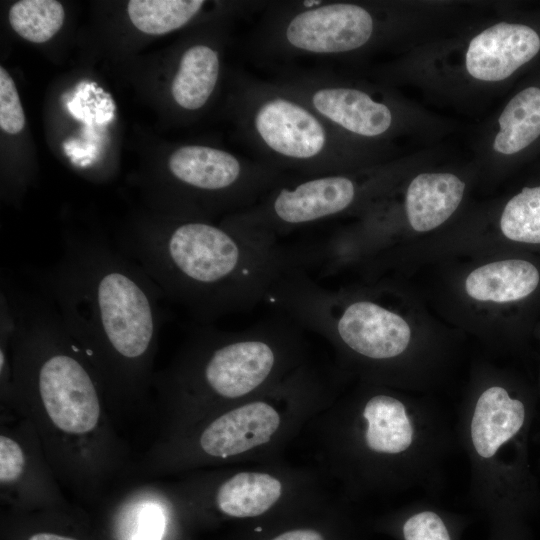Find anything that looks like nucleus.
I'll return each instance as SVG.
<instances>
[{
    "instance_id": "f257e3e1",
    "label": "nucleus",
    "mask_w": 540,
    "mask_h": 540,
    "mask_svg": "<svg viewBox=\"0 0 540 540\" xmlns=\"http://www.w3.org/2000/svg\"><path fill=\"white\" fill-rule=\"evenodd\" d=\"M13 311L9 407L34 427L67 496L105 503L133 483L137 452L109 412L98 376L51 302L3 276Z\"/></svg>"
},
{
    "instance_id": "f03ea898",
    "label": "nucleus",
    "mask_w": 540,
    "mask_h": 540,
    "mask_svg": "<svg viewBox=\"0 0 540 540\" xmlns=\"http://www.w3.org/2000/svg\"><path fill=\"white\" fill-rule=\"evenodd\" d=\"M31 278L95 370L120 433L132 446L140 438L149 446L156 428L154 362L165 319L160 289L100 235H67L60 258L34 269Z\"/></svg>"
},
{
    "instance_id": "7ed1b4c3",
    "label": "nucleus",
    "mask_w": 540,
    "mask_h": 540,
    "mask_svg": "<svg viewBox=\"0 0 540 540\" xmlns=\"http://www.w3.org/2000/svg\"><path fill=\"white\" fill-rule=\"evenodd\" d=\"M138 226L118 246L154 281L165 300L199 323L248 311L266 301L292 264L278 240L192 217Z\"/></svg>"
},
{
    "instance_id": "20e7f679",
    "label": "nucleus",
    "mask_w": 540,
    "mask_h": 540,
    "mask_svg": "<svg viewBox=\"0 0 540 540\" xmlns=\"http://www.w3.org/2000/svg\"><path fill=\"white\" fill-rule=\"evenodd\" d=\"M303 330L279 311L239 331L195 330L155 373L153 442L285 380L301 367Z\"/></svg>"
},
{
    "instance_id": "39448f33",
    "label": "nucleus",
    "mask_w": 540,
    "mask_h": 540,
    "mask_svg": "<svg viewBox=\"0 0 540 540\" xmlns=\"http://www.w3.org/2000/svg\"><path fill=\"white\" fill-rule=\"evenodd\" d=\"M381 287L331 288L292 264L266 301L328 340L364 382L421 391L439 377L446 352L419 340Z\"/></svg>"
},
{
    "instance_id": "423d86ee",
    "label": "nucleus",
    "mask_w": 540,
    "mask_h": 540,
    "mask_svg": "<svg viewBox=\"0 0 540 540\" xmlns=\"http://www.w3.org/2000/svg\"><path fill=\"white\" fill-rule=\"evenodd\" d=\"M470 383L454 423L470 505L486 523L487 540H529V522L540 508L530 459L536 405L494 368H478Z\"/></svg>"
},
{
    "instance_id": "0eeeda50",
    "label": "nucleus",
    "mask_w": 540,
    "mask_h": 540,
    "mask_svg": "<svg viewBox=\"0 0 540 540\" xmlns=\"http://www.w3.org/2000/svg\"><path fill=\"white\" fill-rule=\"evenodd\" d=\"M345 474L356 490L437 493L457 449L455 424L436 403L364 382L345 411Z\"/></svg>"
},
{
    "instance_id": "6e6552de",
    "label": "nucleus",
    "mask_w": 540,
    "mask_h": 540,
    "mask_svg": "<svg viewBox=\"0 0 540 540\" xmlns=\"http://www.w3.org/2000/svg\"><path fill=\"white\" fill-rule=\"evenodd\" d=\"M235 102L244 141L261 161L297 176L345 171L344 136L294 93L244 76Z\"/></svg>"
},
{
    "instance_id": "1a4fd4ad",
    "label": "nucleus",
    "mask_w": 540,
    "mask_h": 540,
    "mask_svg": "<svg viewBox=\"0 0 540 540\" xmlns=\"http://www.w3.org/2000/svg\"><path fill=\"white\" fill-rule=\"evenodd\" d=\"M168 169L177 184L178 216L200 219L207 213L247 210L288 176L261 160L205 145L177 148Z\"/></svg>"
},
{
    "instance_id": "9d476101",
    "label": "nucleus",
    "mask_w": 540,
    "mask_h": 540,
    "mask_svg": "<svg viewBox=\"0 0 540 540\" xmlns=\"http://www.w3.org/2000/svg\"><path fill=\"white\" fill-rule=\"evenodd\" d=\"M67 496L33 425L16 413L0 416V497L14 510L64 509Z\"/></svg>"
},
{
    "instance_id": "9b49d317",
    "label": "nucleus",
    "mask_w": 540,
    "mask_h": 540,
    "mask_svg": "<svg viewBox=\"0 0 540 540\" xmlns=\"http://www.w3.org/2000/svg\"><path fill=\"white\" fill-rule=\"evenodd\" d=\"M272 81L300 97L343 136L377 138L392 127L393 113L386 103L327 70H289Z\"/></svg>"
},
{
    "instance_id": "f8f14e48",
    "label": "nucleus",
    "mask_w": 540,
    "mask_h": 540,
    "mask_svg": "<svg viewBox=\"0 0 540 540\" xmlns=\"http://www.w3.org/2000/svg\"><path fill=\"white\" fill-rule=\"evenodd\" d=\"M539 49L540 38L532 28L501 22L470 41L466 68L476 79L501 81L530 61Z\"/></svg>"
},
{
    "instance_id": "ddd939ff",
    "label": "nucleus",
    "mask_w": 540,
    "mask_h": 540,
    "mask_svg": "<svg viewBox=\"0 0 540 540\" xmlns=\"http://www.w3.org/2000/svg\"><path fill=\"white\" fill-rule=\"evenodd\" d=\"M540 282L537 267L523 259H501L481 264L463 281L464 294L472 301L505 305L531 295Z\"/></svg>"
},
{
    "instance_id": "4468645a",
    "label": "nucleus",
    "mask_w": 540,
    "mask_h": 540,
    "mask_svg": "<svg viewBox=\"0 0 540 540\" xmlns=\"http://www.w3.org/2000/svg\"><path fill=\"white\" fill-rule=\"evenodd\" d=\"M464 191V182L454 174L417 175L408 185L404 197L408 225L418 233L438 228L456 211Z\"/></svg>"
},
{
    "instance_id": "2eb2a0df",
    "label": "nucleus",
    "mask_w": 540,
    "mask_h": 540,
    "mask_svg": "<svg viewBox=\"0 0 540 540\" xmlns=\"http://www.w3.org/2000/svg\"><path fill=\"white\" fill-rule=\"evenodd\" d=\"M221 73L220 53L206 43L190 45L181 55L171 84L175 103L186 111L203 108L212 97Z\"/></svg>"
},
{
    "instance_id": "dca6fc26",
    "label": "nucleus",
    "mask_w": 540,
    "mask_h": 540,
    "mask_svg": "<svg viewBox=\"0 0 540 540\" xmlns=\"http://www.w3.org/2000/svg\"><path fill=\"white\" fill-rule=\"evenodd\" d=\"M472 518L429 499L401 507L389 518L388 528L398 540H462Z\"/></svg>"
},
{
    "instance_id": "f3484780",
    "label": "nucleus",
    "mask_w": 540,
    "mask_h": 540,
    "mask_svg": "<svg viewBox=\"0 0 540 540\" xmlns=\"http://www.w3.org/2000/svg\"><path fill=\"white\" fill-rule=\"evenodd\" d=\"M282 492L283 485L277 477L265 472L243 471L218 484L212 496L222 514L249 518L268 511Z\"/></svg>"
},
{
    "instance_id": "a211bd4d",
    "label": "nucleus",
    "mask_w": 540,
    "mask_h": 540,
    "mask_svg": "<svg viewBox=\"0 0 540 540\" xmlns=\"http://www.w3.org/2000/svg\"><path fill=\"white\" fill-rule=\"evenodd\" d=\"M500 130L495 136L496 152L515 154L540 135V89L528 87L516 94L499 117Z\"/></svg>"
},
{
    "instance_id": "6ab92c4d",
    "label": "nucleus",
    "mask_w": 540,
    "mask_h": 540,
    "mask_svg": "<svg viewBox=\"0 0 540 540\" xmlns=\"http://www.w3.org/2000/svg\"><path fill=\"white\" fill-rule=\"evenodd\" d=\"M204 5L203 0H131L127 11L140 31L159 35L185 26Z\"/></svg>"
},
{
    "instance_id": "aec40b11",
    "label": "nucleus",
    "mask_w": 540,
    "mask_h": 540,
    "mask_svg": "<svg viewBox=\"0 0 540 540\" xmlns=\"http://www.w3.org/2000/svg\"><path fill=\"white\" fill-rule=\"evenodd\" d=\"M65 12L55 0H22L12 5L9 22L22 38L43 43L51 39L62 27Z\"/></svg>"
},
{
    "instance_id": "412c9836",
    "label": "nucleus",
    "mask_w": 540,
    "mask_h": 540,
    "mask_svg": "<svg viewBox=\"0 0 540 540\" xmlns=\"http://www.w3.org/2000/svg\"><path fill=\"white\" fill-rule=\"evenodd\" d=\"M500 231L510 241L540 244V186L524 188L505 205Z\"/></svg>"
},
{
    "instance_id": "4be33fe9",
    "label": "nucleus",
    "mask_w": 540,
    "mask_h": 540,
    "mask_svg": "<svg viewBox=\"0 0 540 540\" xmlns=\"http://www.w3.org/2000/svg\"><path fill=\"white\" fill-rule=\"evenodd\" d=\"M25 126V114L18 91L8 72L0 68V127L9 134H18Z\"/></svg>"
},
{
    "instance_id": "5701e85b",
    "label": "nucleus",
    "mask_w": 540,
    "mask_h": 540,
    "mask_svg": "<svg viewBox=\"0 0 540 540\" xmlns=\"http://www.w3.org/2000/svg\"><path fill=\"white\" fill-rule=\"evenodd\" d=\"M271 540H324V538L313 529H295L282 533Z\"/></svg>"
},
{
    "instance_id": "b1692460",
    "label": "nucleus",
    "mask_w": 540,
    "mask_h": 540,
    "mask_svg": "<svg viewBox=\"0 0 540 540\" xmlns=\"http://www.w3.org/2000/svg\"><path fill=\"white\" fill-rule=\"evenodd\" d=\"M27 540H78L76 538L54 532L41 531L33 533Z\"/></svg>"
}]
</instances>
